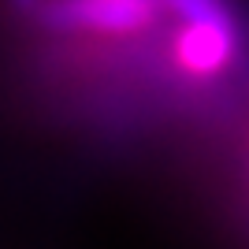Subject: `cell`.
<instances>
[{
    "instance_id": "obj_1",
    "label": "cell",
    "mask_w": 249,
    "mask_h": 249,
    "mask_svg": "<svg viewBox=\"0 0 249 249\" xmlns=\"http://www.w3.org/2000/svg\"><path fill=\"white\" fill-rule=\"evenodd\" d=\"M34 19L63 34H138L156 19V0H45Z\"/></svg>"
},
{
    "instance_id": "obj_2",
    "label": "cell",
    "mask_w": 249,
    "mask_h": 249,
    "mask_svg": "<svg viewBox=\"0 0 249 249\" xmlns=\"http://www.w3.org/2000/svg\"><path fill=\"white\" fill-rule=\"evenodd\" d=\"M238 30L231 22H186V30L175 37V60L190 74H216L234 56Z\"/></svg>"
},
{
    "instance_id": "obj_3",
    "label": "cell",
    "mask_w": 249,
    "mask_h": 249,
    "mask_svg": "<svg viewBox=\"0 0 249 249\" xmlns=\"http://www.w3.org/2000/svg\"><path fill=\"white\" fill-rule=\"evenodd\" d=\"M156 4L171 8L186 22H231V11L223 0H156Z\"/></svg>"
},
{
    "instance_id": "obj_4",
    "label": "cell",
    "mask_w": 249,
    "mask_h": 249,
    "mask_svg": "<svg viewBox=\"0 0 249 249\" xmlns=\"http://www.w3.org/2000/svg\"><path fill=\"white\" fill-rule=\"evenodd\" d=\"M45 0H8L11 11H19V15H37V8H41Z\"/></svg>"
}]
</instances>
